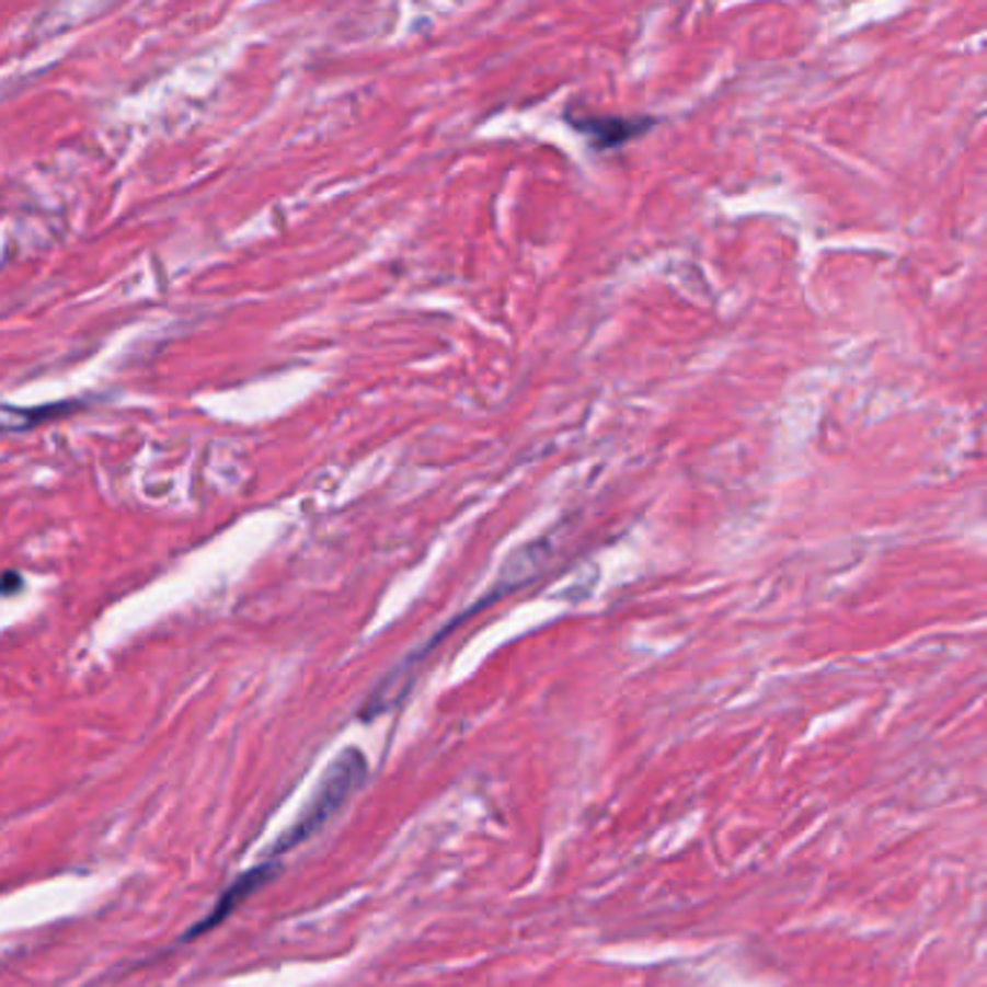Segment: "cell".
<instances>
[{
	"instance_id": "obj_1",
	"label": "cell",
	"mask_w": 987,
	"mask_h": 987,
	"mask_svg": "<svg viewBox=\"0 0 987 987\" xmlns=\"http://www.w3.org/2000/svg\"><path fill=\"white\" fill-rule=\"evenodd\" d=\"M365 773H368V759L359 747H348L342 750L336 759L331 761V768L322 777L319 788L310 796L308 808L301 811L299 819L287 828V834H282L276 842L273 854H282V851H290L301 842H308L313 834L322 831L328 823H331L333 814H340V808L356 793V788L365 782Z\"/></svg>"
},
{
	"instance_id": "obj_2",
	"label": "cell",
	"mask_w": 987,
	"mask_h": 987,
	"mask_svg": "<svg viewBox=\"0 0 987 987\" xmlns=\"http://www.w3.org/2000/svg\"><path fill=\"white\" fill-rule=\"evenodd\" d=\"M567 122L597 148L626 146L629 139L646 134L655 125V119H626V116H567Z\"/></svg>"
},
{
	"instance_id": "obj_3",
	"label": "cell",
	"mask_w": 987,
	"mask_h": 987,
	"mask_svg": "<svg viewBox=\"0 0 987 987\" xmlns=\"http://www.w3.org/2000/svg\"><path fill=\"white\" fill-rule=\"evenodd\" d=\"M276 872H278L276 863H264V867H255V869H250V872H243L241 877H238V881L232 883V886H229V890L223 892V895H220L218 907L211 909L209 918H206V921H203V923H197L195 930H192V939H195V936H200V932L211 930V927H218V923L223 921L227 915L236 913V909L241 907L243 900L250 898L252 892H259L261 886H267V883L273 881V877H276Z\"/></svg>"
}]
</instances>
